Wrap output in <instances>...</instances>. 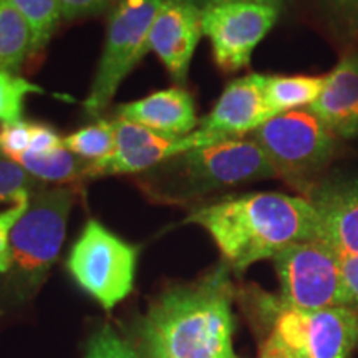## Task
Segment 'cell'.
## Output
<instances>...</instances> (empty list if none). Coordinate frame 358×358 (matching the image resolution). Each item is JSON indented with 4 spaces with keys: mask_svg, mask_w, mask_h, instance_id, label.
Returning a JSON list of instances; mask_svg holds the SVG:
<instances>
[{
    "mask_svg": "<svg viewBox=\"0 0 358 358\" xmlns=\"http://www.w3.org/2000/svg\"><path fill=\"white\" fill-rule=\"evenodd\" d=\"M115 2H120V0H58L64 20L98 15L113 7Z\"/></svg>",
    "mask_w": 358,
    "mask_h": 358,
    "instance_id": "f1b7e54d",
    "label": "cell"
},
{
    "mask_svg": "<svg viewBox=\"0 0 358 358\" xmlns=\"http://www.w3.org/2000/svg\"><path fill=\"white\" fill-rule=\"evenodd\" d=\"M85 358H141V355L113 327L103 325L88 340Z\"/></svg>",
    "mask_w": 358,
    "mask_h": 358,
    "instance_id": "cb8c5ba5",
    "label": "cell"
},
{
    "mask_svg": "<svg viewBox=\"0 0 358 358\" xmlns=\"http://www.w3.org/2000/svg\"><path fill=\"white\" fill-rule=\"evenodd\" d=\"M280 299L302 310L352 307L340 257L322 239L299 243L274 257Z\"/></svg>",
    "mask_w": 358,
    "mask_h": 358,
    "instance_id": "ba28073f",
    "label": "cell"
},
{
    "mask_svg": "<svg viewBox=\"0 0 358 358\" xmlns=\"http://www.w3.org/2000/svg\"><path fill=\"white\" fill-rule=\"evenodd\" d=\"M206 145L208 143H206L204 136L196 129L189 136L179 138V140H163L155 143V145L140 148V150L111 153L106 158L88 161L85 178L95 179L101 176H113V174H140L159 164L161 161L171 158V156Z\"/></svg>",
    "mask_w": 358,
    "mask_h": 358,
    "instance_id": "2e32d148",
    "label": "cell"
},
{
    "mask_svg": "<svg viewBox=\"0 0 358 358\" xmlns=\"http://www.w3.org/2000/svg\"><path fill=\"white\" fill-rule=\"evenodd\" d=\"M244 294L264 324L272 327L271 335L297 358H348L358 343V312L353 307L302 310L261 289Z\"/></svg>",
    "mask_w": 358,
    "mask_h": 358,
    "instance_id": "5b68a950",
    "label": "cell"
},
{
    "mask_svg": "<svg viewBox=\"0 0 358 358\" xmlns=\"http://www.w3.org/2000/svg\"><path fill=\"white\" fill-rule=\"evenodd\" d=\"M259 358H297L292 352H289L274 335L268 334V337L264 340Z\"/></svg>",
    "mask_w": 358,
    "mask_h": 358,
    "instance_id": "1f68e13d",
    "label": "cell"
},
{
    "mask_svg": "<svg viewBox=\"0 0 358 358\" xmlns=\"http://www.w3.org/2000/svg\"><path fill=\"white\" fill-rule=\"evenodd\" d=\"M45 185L30 176L15 161L0 156V203H12L30 198Z\"/></svg>",
    "mask_w": 358,
    "mask_h": 358,
    "instance_id": "603a6c76",
    "label": "cell"
},
{
    "mask_svg": "<svg viewBox=\"0 0 358 358\" xmlns=\"http://www.w3.org/2000/svg\"><path fill=\"white\" fill-rule=\"evenodd\" d=\"M118 116L141 124L166 140L189 136L198 124L194 98L181 87L161 90L141 100L120 105Z\"/></svg>",
    "mask_w": 358,
    "mask_h": 358,
    "instance_id": "5bb4252c",
    "label": "cell"
},
{
    "mask_svg": "<svg viewBox=\"0 0 358 358\" xmlns=\"http://www.w3.org/2000/svg\"><path fill=\"white\" fill-rule=\"evenodd\" d=\"M334 30L345 40L358 38V0H322Z\"/></svg>",
    "mask_w": 358,
    "mask_h": 358,
    "instance_id": "484cf974",
    "label": "cell"
},
{
    "mask_svg": "<svg viewBox=\"0 0 358 358\" xmlns=\"http://www.w3.org/2000/svg\"><path fill=\"white\" fill-rule=\"evenodd\" d=\"M185 224L203 227L237 275L290 245L320 239V219L310 201L282 192L226 196L192 209Z\"/></svg>",
    "mask_w": 358,
    "mask_h": 358,
    "instance_id": "6da1fadb",
    "label": "cell"
},
{
    "mask_svg": "<svg viewBox=\"0 0 358 358\" xmlns=\"http://www.w3.org/2000/svg\"><path fill=\"white\" fill-rule=\"evenodd\" d=\"M32 35L12 0H0V70L17 71L30 58Z\"/></svg>",
    "mask_w": 358,
    "mask_h": 358,
    "instance_id": "d6986e66",
    "label": "cell"
},
{
    "mask_svg": "<svg viewBox=\"0 0 358 358\" xmlns=\"http://www.w3.org/2000/svg\"><path fill=\"white\" fill-rule=\"evenodd\" d=\"M19 8L32 35L30 58L42 53L50 42L58 22L62 20V10L58 0H12Z\"/></svg>",
    "mask_w": 358,
    "mask_h": 358,
    "instance_id": "ffe728a7",
    "label": "cell"
},
{
    "mask_svg": "<svg viewBox=\"0 0 358 358\" xmlns=\"http://www.w3.org/2000/svg\"><path fill=\"white\" fill-rule=\"evenodd\" d=\"M78 189L43 187L10 231V268L0 289V306L15 307L32 301L55 266Z\"/></svg>",
    "mask_w": 358,
    "mask_h": 358,
    "instance_id": "277c9868",
    "label": "cell"
},
{
    "mask_svg": "<svg viewBox=\"0 0 358 358\" xmlns=\"http://www.w3.org/2000/svg\"><path fill=\"white\" fill-rule=\"evenodd\" d=\"M340 257V266H342L343 277L352 299V307L358 312V256H342Z\"/></svg>",
    "mask_w": 358,
    "mask_h": 358,
    "instance_id": "4dcf8cb0",
    "label": "cell"
},
{
    "mask_svg": "<svg viewBox=\"0 0 358 358\" xmlns=\"http://www.w3.org/2000/svg\"><path fill=\"white\" fill-rule=\"evenodd\" d=\"M30 198L17 201L7 211L0 213V274H7L10 268V231L17 221L24 216L30 204Z\"/></svg>",
    "mask_w": 358,
    "mask_h": 358,
    "instance_id": "83f0119b",
    "label": "cell"
},
{
    "mask_svg": "<svg viewBox=\"0 0 358 358\" xmlns=\"http://www.w3.org/2000/svg\"><path fill=\"white\" fill-rule=\"evenodd\" d=\"M325 77L308 75H266L264 82V101L271 118L287 111L310 108L320 93L324 92Z\"/></svg>",
    "mask_w": 358,
    "mask_h": 358,
    "instance_id": "e0dca14e",
    "label": "cell"
},
{
    "mask_svg": "<svg viewBox=\"0 0 358 358\" xmlns=\"http://www.w3.org/2000/svg\"><path fill=\"white\" fill-rule=\"evenodd\" d=\"M164 0H120L111 12L105 50L87 100L85 113L98 116L133 66L146 55V38Z\"/></svg>",
    "mask_w": 358,
    "mask_h": 358,
    "instance_id": "9c48e42d",
    "label": "cell"
},
{
    "mask_svg": "<svg viewBox=\"0 0 358 358\" xmlns=\"http://www.w3.org/2000/svg\"><path fill=\"white\" fill-rule=\"evenodd\" d=\"M32 93L45 95V90L13 71L0 70V123L20 122L25 96Z\"/></svg>",
    "mask_w": 358,
    "mask_h": 358,
    "instance_id": "7402d4cb",
    "label": "cell"
},
{
    "mask_svg": "<svg viewBox=\"0 0 358 358\" xmlns=\"http://www.w3.org/2000/svg\"><path fill=\"white\" fill-rule=\"evenodd\" d=\"M113 133H115V151L113 153H124V151L140 150V148L155 145L166 138L159 136L151 129H148L141 124L129 122L124 118L113 120Z\"/></svg>",
    "mask_w": 358,
    "mask_h": 358,
    "instance_id": "d4e9b609",
    "label": "cell"
},
{
    "mask_svg": "<svg viewBox=\"0 0 358 358\" xmlns=\"http://www.w3.org/2000/svg\"><path fill=\"white\" fill-rule=\"evenodd\" d=\"M264 82L266 75L250 73L236 78L224 88L198 129L208 145L244 138L271 120L264 101Z\"/></svg>",
    "mask_w": 358,
    "mask_h": 358,
    "instance_id": "7c38bea8",
    "label": "cell"
},
{
    "mask_svg": "<svg viewBox=\"0 0 358 358\" xmlns=\"http://www.w3.org/2000/svg\"><path fill=\"white\" fill-rule=\"evenodd\" d=\"M203 10L192 0H164L146 38V53L155 52L171 78L185 83L203 37Z\"/></svg>",
    "mask_w": 358,
    "mask_h": 358,
    "instance_id": "8fae6325",
    "label": "cell"
},
{
    "mask_svg": "<svg viewBox=\"0 0 358 358\" xmlns=\"http://www.w3.org/2000/svg\"><path fill=\"white\" fill-rule=\"evenodd\" d=\"M340 140L358 136V53H347L327 75L324 92L308 108Z\"/></svg>",
    "mask_w": 358,
    "mask_h": 358,
    "instance_id": "9a60e30c",
    "label": "cell"
},
{
    "mask_svg": "<svg viewBox=\"0 0 358 358\" xmlns=\"http://www.w3.org/2000/svg\"><path fill=\"white\" fill-rule=\"evenodd\" d=\"M320 219V239L342 256H358V178L317 182L307 196Z\"/></svg>",
    "mask_w": 358,
    "mask_h": 358,
    "instance_id": "4fadbf2b",
    "label": "cell"
},
{
    "mask_svg": "<svg viewBox=\"0 0 358 358\" xmlns=\"http://www.w3.org/2000/svg\"><path fill=\"white\" fill-rule=\"evenodd\" d=\"M30 140H32V123L15 122L0 127V155L8 159L29 153Z\"/></svg>",
    "mask_w": 358,
    "mask_h": 358,
    "instance_id": "4316f807",
    "label": "cell"
},
{
    "mask_svg": "<svg viewBox=\"0 0 358 358\" xmlns=\"http://www.w3.org/2000/svg\"><path fill=\"white\" fill-rule=\"evenodd\" d=\"M140 249L90 219L71 245L66 271L77 285L111 312L131 294Z\"/></svg>",
    "mask_w": 358,
    "mask_h": 358,
    "instance_id": "52a82bcc",
    "label": "cell"
},
{
    "mask_svg": "<svg viewBox=\"0 0 358 358\" xmlns=\"http://www.w3.org/2000/svg\"><path fill=\"white\" fill-rule=\"evenodd\" d=\"M252 140L271 159L277 176L307 198L315 178L337 155L340 138L313 111L302 108L267 120Z\"/></svg>",
    "mask_w": 358,
    "mask_h": 358,
    "instance_id": "8992f818",
    "label": "cell"
},
{
    "mask_svg": "<svg viewBox=\"0 0 358 358\" xmlns=\"http://www.w3.org/2000/svg\"><path fill=\"white\" fill-rule=\"evenodd\" d=\"M203 34L209 38L216 65L234 73L249 65L259 43L279 19L280 8L256 2H221L206 6Z\"/></svg>",
    "mask_w": 358,
    "mask_h": 358,
    "instance_id": "30bf717a",
    "label": "cell"
},
{
    "mask_svg": "<svg viewBox=\"0 0 358 358\" xmlns=\"http://www.w3.org/2000/svg\"><path fill=\"white\" fill-rule=\"evenodd\" d=\"M140 355H141V358H168V357H164V355H161L159 352H156V350H153V348H150V347H146V345H141L140 343Z\"/></svg>",
    "mask_w": 358,
    "mask_h": 358,
    "instance_id": "836d02e7",
    "label": "cell"
},
{
    "mask_svg": "<svg viewBox=\"0 0 358 358\" xmlns=\"http://www.w3.org/2000/svg\"><path fill=\"white\" fill-rule=\"evenodd\" d=\"M226 262L163 290L140 322V343L168 358H237L232 345L236 289Z\"/></svg>",
    "mask_w": 358,
    "mask_h": 358,
    "instance_id": "7a4b0ae2",
    "label": "cell"
},
{
    "mask_svg": "<svg viewBox=\"0 0 358 358\" xmlns=\"http://www.w3.org/2000/svg\"><path fill=\"white\" fill-rule=\"evenodd\" d=\"M279 178L252 138L219 141L161 161L133 181L155 204L187 206L211 192L245 182Z\"/></svg>",
    "mask_w": 358,
    "mask_h": 358,
    "instance_id": "3957f363",
    "label": "cell"
},
{
    "mask_svg": "<svg viewBox=\"0 0 358 358\" xmlns=\"http://www.w3.org/2000/svg\"><path fill=\"white\" fill-rule=\"evenodd\" d=\"M64 146V138L48 124L32 123V140H30V155H47Z\"/></svg>",
    "mask_w": 358,
    "mask_h": 358,
    "instance_id": "f546056e",
    "label": "cell"
},
{
    "mask_svg": "<svg viewBox=\"0 0 358 358\" xmlns=\"http://www.w3.org/2000/svg\"><path fill=\"white\" fill-rule=\"evenodd\" d=\"M12 161L20 164L30 176L38 179L43 185L57 182V185L73 186L78 189L80 182L87 181L85 171H87L88 161L70 153L64 146L47 155L25 153Z\"/></svg>",
    "mask_w": 358,
    "mask_h": 358,
    "instance_id": "ac0fdd59",
    "label": "cell"
},
{
    "mask_svg": "<svg viewBox=\"0 0 358 358\" xmlns=\"http://www.w3.org/2000/svg\"><path fill=\"white\" fill-rule=\"evenodd\" d=\"M64 148L78 158L96 161L106 158L115 151L113 123L100 120L64 138Z\"/></svg>",
    "mask_w": 358,
    "mask_h": 358,
    "instance_id": "44dd1931",
    "label": "cell"
},
{
    "mask_svg": "<svg viewBox=\"0 0 358 358\" xmlns=\"http://www.w3.org/2000/svg\"><path fill=\"white\" fill-rule=\"evenodd\" d=\"M196 6L201 8L206 6H213V3H221V2H256V3H267V6H274L277 8H284L287 3L292 2V0H192Z\"/></svg>",
    "mask_w": 358,
    "mask_h": 358,
    "instance_id": "d6a6232c",
    "label": "cell"
}]
</instances>
